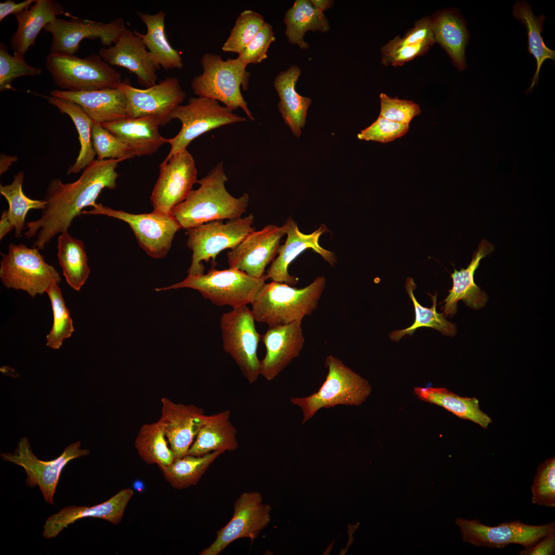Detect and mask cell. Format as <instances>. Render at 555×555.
Returning a JSON list of instances; mask_svg holds the SVG:
<instances>
[{"mask_svg": "<svg viewBox=\"0 0 555 555\" xmlns=\"http://www.w3.org/2000/svg\"><path fill=\"white\" fill-rule=\"evenodd\" d=\"M512 12L514 17L526 27L528 51L536 60V69L527 91L530 92L538 83L539 72L544 62L547 59L554 61L555 52L545 45L541 34L543 30L542 25L545 20L544 15L535 16L529 5L524 1L517 2Z\"/></svg>", "mask_w": 555, "mask_h": 555, "instance_id": "obj_39", "label": "cell"}, {"mask_svg": "<svg viewBox=\"0 0 555 555\" xmlns=\"http://www.w3.org/2000/svg\"><path fill=\"white\" fill-rule=\"evenodd\" d=\"M42 72V69L31 66L25 61L24 55L8 52L7 46L0 43V90L12 89L13 81L16 78L27 76H37Z\"/></svg>", "mask_w": 555, "mask_h": 555, "instance_id": "obj_44", "label": "cell"}, {"mask_svg": "<svg viewBox=\"0 0 555 555\" xmlns=\"http://www.w3.org/2000/svg\"><path fill=\"white\" fill-rule=\"evenodd\" d=\"M134 487L139 492H142L144 487L142 482L139 480H137L134 483Z\"/></svg>", "mask_w": 555, "mask_h": 555, "instance_id": "obj_56", "label": "cell"}, {"mask_svg": "<svg viewBox=\"0 0 555 555\" xmlns=\"http://www.w3.org/2000/svg\"><path fill=\"white\" fill-rule=\"evenodd\" d=\"M251 310L247 305L233 308L220 320L223 347L239 367L250 384L261 375L257 349L261 336L255 326Z\"/></svg>", "mask_w": 555, "mask_h": 555, "instance_id": "obj_11", "label": "cell"}, {"mask_svg": "<svg viewBox=\"0 0 555 555\" xmlns=\"http://www.w3.org/2000/svg\"><path fill=\"white\" fill-rule=\"evenodd\" d=\"M57 249L59 263L67 284L80 290L90 273L84 243L65 232L58 237Z\"/></svg>", "mask_w": 555, "mask_h": 555, "instance_id": "obj_36", "label": "cell"}, {"mask_svg": "<svg viewBox=\"0 0 555 555\" xmlns=\"http://www.w3.org/2000/svg\"><path fill=\"white\" fill-rule=\"evenodd\" d=\"M325 285L323 276L300 289L275 281L265 283L251 303L254 318L269 328L302 322L317 308Z\"/></svg>", "mask_w": 555, "mask_h": 555, "instance_id": "obj_3", "label": "cell"}, {"mask_svg": "<svg viewBox=\"0 0 555 555\" xmlns=\"http://www.w3.org/2000/svg\"><path fill=\"white\" fill-rule=\"evenodd\" d=\"M267 280L265 274L256 278L236 268L217 270L212 266L206 274L188 275L179 283L156 290L191 288L214 305L234 308L251 304Z\"/></svg>", "mask_w": 555, "mask_h": 555, "instance_id": "obj_6", "label": "cell"}, {"mask_svg": "<svg viewBox=\"0 0 555 555\" xmlns=\"http://www.w3.org/2000/svg\"><path fill=\"white\" fill-rule=\"evenodd\" d=\"M228 180L223 162H220L197 180L199 188L192 190L171 212L181 228L187 230L213 220L241 217L246 211L249 196L247 193L238 198L231 195L225 187Z\"/></svg>", "mask_w": 555, "mask_h": 555, "instance_id": "obj_2", "label": "cell"}, {"mask_svg": "<svg viewBox=\"0 0 555 555\" xmlns=\"http://www.w3.org/2000/svg\"><path fill=\"white\" fill-rule=\"evenodd\" d=\"M409 124L393 121L379 116L371 125L357 135L360 140L387 143L404 135Z\"/></svg>", "mask_w": 555, "mask_h": 555, "instance_id": "obj_47", "label": "cell"}, {"mask_svg": "<svg viewBox=\"0 0 555 555\" xmlns=\"http://www.w3.org/2000/svg\"><path fill=\"white\" fill-rule=\"evenodd\" d=\"M50 95L77 104L94 122L102 124L130 118L127 99L118 88L79 91L56 89Z\"/></svg>", "mask_w": 555, "mask_h": 555, "instance_id": "obj_25", "label": "cell"}, {"mask_svg": "<svg viewBox=\"0 0 555 555\" xmlns=\"http://www.w3.org/2000/svg\"><path fill=\"white\" fill-rule=\"evenodd\" d=\"M284 22L285 32L289 42L302 49L309 45L304 41L305 33L311 30L326 32L329 30L328 21L323 11L316 7L311 1L297 0L286 12Z\"/></svg>", "mask_w": 555, "mask_h": 555, "instance_id": "obj_34", "label": "cell"}, {"mask_svg": "<svg viewBox=\"0 0 555 555\" xmlns=\"http://www.w3.org/2000/svg\"><path fill=\"white\" fill-rule=\"evenodd\" d=\"M230 414L227 410L206 415L188 454L202 456L216 451L237 450V431L230 421Z\"/></svg>", "mask_w": 555, "mask_h": 555, "instance_id": "obj_30", "label": "cell"}, {"mask_svg": "<svg viewBox=\"0 0 555 555\" xmlns=\"http://www.w3.org/2000/svg\"><path fill=\"white\" fill-rule=\"evenodd\" d=\"M261 340L266 352L261 360V375L271 381L299 356L305 342L302 322L269 327Z\"/></svg>", "mask_w": 555, "mask_h": 555, "instance_id": "obj_22", "label": "cell"}, {"mask_svg": "<svg viewBox=\"0 0 555 555\" xmlns=\"http://www.w3.org/2000/svg\"><path fill=\"white\" fill-rule=\"evenodd\" d=\"M201 74L195 76L191 84L198 97L214 99L234 111L242 109L251 121L255 120L244 99L240 88L248 89L250 73L247 66L237 57L224 60L212 53L203 54L200 59Z\"/></svg>", "mask_w": 555, "mask_h": 555, "instance_id": "obj_4", "label": "cell"}, {"mask_svg": "<svg viewBox=\"0 0 555 555\" xmlns=\"http://www.w3.org/2000/svg\"><path fill=\"white\" fill-rule=\"evenodd\" d=\"M406 290L412 301L415 312L414 323L409 327L394 330L390 334V338L393 341H398L406 335H412L414 331L420 327H430L440 331L442 334L452 337L456 333V327L454 323L448 321L443 312L438 313L436 311L437 295L428 294L431 297L432 305L430 308L422 306L418 303L415 297L413 291L416 285L413 279L408 278L405 285Z\"/></svg>", "mask_w": 555, "mask_h": 555, "instance_id": "obj_38", "label": "cell"}, {"mask_svg": "<svg viewBox=\"0 0 555 555\" xmlns=\"http://www.w3.org/2000/svg\"><path fill=\"white\" fill-rule=\"evenodd\" d=\"M416 395L422 400L441 406L462 419L471 420L487 429L491 419L480 409L478 400L463 397L443 387H416Z\"/></svg>", "mask_w": 555, "mask_h": 555, "instance_id": "obj_32", "label": "cell"}, {"mask_svg": "<svg viewBox=\"0 0 555 555\" xmlns=\"http://www.w3.org/2000/svg\"><path fill=\"white\" fill-rule=\"evenodd\" d=\"M254 216L250 214L244 217L222 220H213L187 230V246L192 251V262L188 275L204 273L202 261L212 259L215 263L216 256L226 249L235 248L250 233Z\"/></svg>", "mask_w": 555, "mask_h": 555, "instance_id": "obj_9", "label": "cell"}, {"mask_svg": "<svg viewBox=\"0 0 555 555\" xmlns=\"http://www.w3.org/2000/svg\"><path fill=\"white\" fill-rule=\"evenodd\" d=\"M275 40L272 26L265 22L253 39L238 54L237 58L247 66L260 63L267 58L268 48Z\"/></svg>", "mask_w": 555, "mask_h": 555, "instance_id": "obj_48", "label": "cell"}, {"mask_svg": "<svg viewBox=\"0 0 555 555\" xmlns=\"http://www.w3.org/2000/svg\"><path fill=\"white\" fill-rule=\"evenodd\" d=\"M326 378L316 392L304 397H294L291 402L303 412L302 423L312 418L321 409L338 405L362 404L372 392L368 381L347 367L341 360L328 355L325 361Z\"/></svg>", "mask_w": 555, "mask_h": 555, "instance_id": "obj_5", "label": "cell"}, {"mask_svg": "<svg viewBox=\"0 0 555 555\" xmlns=\"http://www.w3.org/2000/svg\"><path fill=\"white\" fill-rule=\"evenodd\" d=\"M45 66L54 84L64 90L79 91L117 88L121 73L99 55L82 59L75 55L49 53Z\"/></svg>", "mask_w": 555, "mask_h": 555, "instance_id": "obj_7", "label": "cell"}, {"mask_svg": "<svg viewBox=\"0 0 555 555\" xmlns=\"http://www.w3.org/2000/svg\"><path fill=\"white\" fill-rule=\"evenodd\" d=\"M435 41L445 49L459 70L466 68L465 48L469 34L463 20L450 11H443L431 20Z\"/></svg>", "mask_w": 555, "mask_h": 555, "instance_id": "obj_33", "label": "cell"}, {"mask_svg": "<svg viewBox=\"0 0 555 555\" xmlns=\"http://www.w3.org/2000/svg\"><path fill=\"white\" fill-rule=\"evenodd\" d=\"M285 224L287 236L284 244L278 249V257L265 274L267 279L290 286L297 284L298 279L289 274V265L301 253L309 248L321 255L330 265H335L336 260L334 253L324 249L319 243L320 237L327 230L325 225H322L310 234H305L300 231L291 218H289Z\"/></svg>", "mask_w": 555, "mask_h": 555, "instance_id": "obj_21", "label": "cell"}, {"mask_svg": "<svg viewBox=\"0 0 555 555\" xmlns=\"http://www.w3.org/2000/svg\"><path fill=\"white\" fill-rule=\"evenodd\" d=\"M265 23L264 17L251 10L242 12L235 22L221 49L225 52L238 54L253 39Z\"/></svg>", "mask_w": 555, "mask_h": 555, "instance_id": "obj_43", "label": "cell"}, {"mask_svg": "<svg viewBox=\"0 0 555 555\" xmlns=\"http://www.w3.org/2000/svg\"><path fill=\"white\" fill-rule=\"evenodd\" d=\"M14 229V227L8 219L7 210H4L1 214L0 220V239L2 240L5 235Z\"/></svg>", "mask_w": 555, "mask_h": 555, "instance_id": "obj_54", "label": "cell"}, {"mask_svg": "<svg viewBox=\"0 0 555 555\" xmlns=\"http://www.w3.org/2000/svg\"><path fill=\"white\" fill-rule=\"evenodd\" d=\"M164 428L158 420L145 424L140 428L135 440V446L140 457L148 464L158 467L168 466L175 459L176 456L169 448Z\"/></svg>", "mask_w": 555, "mask_h": 555, "instance_id": "obj_40", "label": "cell"}, {"mask_svg": "<svg viewBox=\"0 0 555 555\" xmlns=\"http://www.w3.org/2000/svg\"><path fill=\"white\" fill-rule=\"evenodd\" d=\"M433 43L425 41L418 44L404 46L390 52L382 54V61L386 65L397 66L413 60L427 52Z\"/></svg>", "mask_w": 555, "mask_h": 555, "instance_id": "obj_51", "label": "cell"}, {"mask_svg": "<svg viewBox=\"0 0 555 555\" xmlns=\"http://www.w3.org/2000/svg\"><path fill=\"white\" fill-rule=\"evenodd\" d=\"M99 55L107 63L123 67L134 73L146 88L156 84L160 67L153 60L141 39L126 27L113 46L102 48Z\"/></svg>", "mask_w": 555, "mask_h": 555, "instance_id": "obj_20", "label": "cell"}, {"mask_svg": "<svg viewBox=\"0 0 555 555\" xmlns=\"http://www.w3.org/2000/svg\"><path fill=\"white\" fill-rule=\"evenodd\" d=\"M532 503L547 508L555 507V458L540 464L531 486Z\"/></svg>", "mask_w": 555, "mask_h": 555, "instance_id": "obj_45", "label": "cell"}, {"mask_svg": "<svg viewBox=\"0 0 555 555\" xmlns=\"http://www.w3.org/2000/svg\"><path fill=\"white\" fill-rule=\"evenodd\" d=\"M58 285H51L46 291L51 302L53 315L51 329L46 336V345L54 349L60 348L63 341L70 337L74 331L72 320Z\"/></svg>", "mask_w": 555, "mask_h": 555, "instance_id": "obj_42", "label": "cell"}, {"mask_svg": "<svg viewBox=\"0 0 555 555\" xmlns=\"http://www.w3.org/2000/svg\"><path fill=\"white\" fill-rule=\"evenodd\" d=\"M123 160H94L71 183L53 179L46 190V204L40 218L26 223L25 238L29 239L37 234L33 247L44 250L55 235L68 232L73 219L80 217L85 208L96 203L103 189H115L118 177L116 170Z\"/></svg>", "mask_w": 555, "mask_h": 555, "instance_id": "obj_1", "label": "cell"}, {"mask_svg": "<svg viewBox=\"0 0 555 555\" xmlns=\"http://www.w3.org/2000/svg\"><path fill=\"white\" fill-rule=\"evenodd\" d=\"M429 41L435 43L434 34L431 27V20L423 18L417 21L410 31L403 38L396 37L382 48V53L385 54L404 46Z\"/></svg>", "mask_w": 555, "mask_h": 555, "instance_id": "obj_50", "label": "cell"}, {"mask_svg": "<svg viewBox=\"0 0 555 555\" xmlns=\"http://www.w3.org/2000/svg\"><path fill=\"white\" fill-rule=\"evenodd\" d=\"M258 492H244L235 501L231 520L216 532L215 541L200 555H218L231 543L247 538L252 541L270 521L271 507L262 502Z\"/></svg>", "mask_w": 555, "mask_h": 555, "instance_id": "obj_15", "label": "cell"}, {"mask_svg": "<svg viewBox=\"0 0 555 555\" xmlns=\"http://www.w3.org/2000/svg\"><path fill=\"white\" fill-rule=\"evenodd\" d=\"M137 15L145 25L147 31L145 34L136 30L134 32L147 48L155 63L166 70L182 68L181 54L170 45L165 32V12L162 10L155 14L138 12Z\"/></svg>", "mask_w": 555, "mask_h": 555, "instance_id": "obj_31", "label": "cell"}, {"mask_svg": "<svg viewBox=\"0 0 555 555\" xmlns=\"http://www.w3.org/2000/svg\"><path fill=\"white\" fill-rule=\"evenodd\" d=\"M89 211L83 210L82 214L103 215L123 220L132 229L140 246L154 258H161L166 255L175 234L182 228L171 214L153 211L149 213L134 214L97 203Z\"/></svg>", "mask_w": 555, "mask_h": 555, "instance_id": "obj_12", "label": "cell"}, {"mask_svg": "<svg viewBox=\"0 0 555 555\" xmlns=\"http://www.w3.org/2000/svg\"><path fill=\"white\" fill-rule=\"evenodd\" d=\"M225 452L216 451L202 456L187 454L170 465L159 467L174 488L183 489L196 485L210 466Z\"/></svg>", "mask_w": 555, "mask_h": 555, "instance_id": "obj_37", "label": "cell"}, {"mask_svg": "<svg viewBox=\"0 0 555 555\" xmlns=\"http://www.w3.org/2000/svg\"><path fill=\"white\" fill-rule=\"evenodd\" d=\"M91 140L98 160H126L134 157L127 146L119 138L103 127L100 123L94 122L91 132Z\"/></svg>", "mask_w": 555, "mask_h": 555, "instance_id": "obj_46", "label": "cell"}, {"mask_svg": "<svg viewBox=\"0 0 555 555\" xmlns=\"http://www.w3.org/2000/svg\"><path fill=\"white\" fill-rule=\"evenodd\" d=\"M494 249V246L483 239L474 252L472 260L466 268L457 270L454 268L451 274L453 285L449 290V294L441 302L445 303L442 307L445 317H453L457 311V303L462 300L465 304L474 309L485 306L488 301V295L474 282V275L480 264V260L489 254Z\"/></svg>", "mask_w": 555, "mask_h": 555, "instance_id": "obj_26", "label": "cell"}, {"mask_svg": "<svg viewBox=\"0 0 555 555\" xmlns=\"http://www.w3.org/2000/svg\"><path fill=\"white\" fill-rule=\"evenodd\" d=\"M133 494L132 489H123L106 501L97 505L64 507L47 519L43 527V535L48 539L54 538L70 524L85 517L99 518L117 525L121 522L125 509Z\"/></svg>", "mask_w": 555, "mask_h": 555, "instance_id": "obj_24", "label": "cell"}, {"mask_svg": "<svg viewBox=\"0 0 555 555\" xmlns=\"http://www.w3.org/2000/svg\"><path fill=\"white\" fill-rule=\"evenodd\" d=\"M380 99L379 116L393 121L409 124L421 112L419 106L411 100L391 98L383 93L380 95Z\"/></svg>", "mask_w": 555, "mask_h": 555, "instance_id": "obj_49", "label": "cell"}, {"mask_svg": "<svg viewBox=\"0 0 555 555\" xmlns=\"http://www.w3.org/2000/svg\"><path fill=\"white\" fill-rule=\"evenodd\" d=\"M40 96L47 100L49 104L56 107L62 114L68 115L75 125L81 148L76 162L67 169V174L78 173L94 160L96 153L91 140L94 122L79 105L73 102L51 96Z\"/></svg>", "mask_w": 555, "mask_h": 555, "instance_id": "obj_35", "label": "cell"}, {"mask_svg": "<svg viewBox=\"0 0 555 555\" xmlns=\"http://www.w3.org/2000/svg\"><path fill=\"white\" fill-rule=\"evenodd\" d=\"M161 403L159 420L176 458H181L188 454L206 415L193 404L176 403L167 398H162Z\"/></svg>", "mask_w": 555, "mask_h": 555, "instance_id": "obj_23", "label": "cell"}, {"mask_svg": "<svg viewBox=\"0 0 555 555\" xmlns=\"http://www.w3.org/2000/svg\"><path fill=\"white\" fill-rule=\"evenodd\" d=\"M24 178V172L20 171L14 175L10 184L0 185V193L8 203V219L14 227L16 238L22 235L28 212L32 209L43 210L46 204L44 199H32L25 195L22 188Z\"/></svg>", "mask_w": 555, "mask_h": 555, "instance_id": "obj_41", "label": "cell"}, {"mask_svg": "<svg viewBox=\"0 0 555 555\" xmlns=\"http://www.w3.org/2000/svg\"><path fill=\"white\" fill-rule=\"evenodd\" d=\"M39 250L10 243L7 254L1 252L0 279L6 287L25 291L34 297L46 292L51 285L61 282L57 270L45 262Z\"/></svg>", "mask_w": 555, "mask_h": 555, "instance_id": "obj_8", "label": "cell"}, {"mask_svg": "<svg viewBox=\"0 0 555 555\" xmlns=\"http://www.w3.org/2000/svg\"><path fill=\"white\" fill-rule=\"evenodd\" d=\"M456 524L464 542L476 547L491 548H503L510 544L529 547L555 529L554 522L531 525L516 520L489 526L477 519L457 518Z\"/></svg>", "mask_w": 555, "mask_h": 555, "instance_id": "obj_14", "label": "cell"}, {"mask_svg": "<svg viewBox=\"0 0 555 555\" xmlns=\"http://www.w3.org/2000/svg\"><path fill=\"white\" fill-rule=\"evenodd\" d=\"M101 124L122 141L134 157L152 155L168 143V139L159 133L160 121L154 116L126 118Z\"/></svg>", "mask_w": 555, "mask_h": 555, "instance_id": "obj_27", "label": "cell"}, {"mask_svg": "<svg viewBox=\"0 0 555 555\" xmlns=\"http://www.w3.org/2000/svg\"><path fill=\"white\" fill-rule=\"evenodd\" d=\"M89 453L88 449H81V442L77 441L67 446L57 458L42 461L34 454L28 438L24 437L20 439L13 453H3L1 456L5 461L22 467L27 474V485L38 486L44 500L53 505V496L63 469L70 460Z\"/></svg>", "mask_w": 555, "mask_h": 555, "instance_id": "obj_13", "label": "cell"}, {"mask_svg": "<svg viewBox=\"0 0 555 555\" xmlns=\"http://www.w3.org/2000/svg\"><path fill=\"white\" fill-rule=\"evenodd\" d=\"M311 2L316 7L323 11L329 8L333 4L332 1L328 0H312Z\"/></svg>", "mask_w": 555, "mask_h": 555, "instance_id": "obj_55", "label": "cell"}, {"mask_svg": "<svg viewBox=\"0 0 555 555\" xmlns=\"http://www.w3.org/2000/svg\"><path fill=\"white\" fill-rule=\"evenodd\" d=\"M36 0H26L16 3L11 0H7L0 3V21L10 14H16L28 9L31 4L35 3Z\"/></svg>", "mask_w": 555, "mask_h": 555, "instance_id": "obj_53", "label": "cell"}, {"mask_svg": "<svg viewBox=\"0 0 555 555\" xmlns=\"http://www.w3.org/2000/svg\"><path fill=\"white\" fill-rule=\"evenodd\" d=\"M171 120L177 119L181 128L175 137L168 139L170 151L163 161L180 151L199 136L220 126L244 122L247 119L219 102L210 98H191L185 105H179L172 112Z\"/></svg>", "mask_w": 555, "mask_h": 555, "instance_id": "obj_10", "label": "cell"}, {"mask_svg": "<svg viewBox=\"0 0 555 555\" xmlns=\"http://www.w3.org/2000/svg\"><path fill=\"white\" fill-rule=\"evenodd\" d=\"M286 226L269 225L262 230L251 232L234 249L227 253L229 266L249 275L260 278L267 266L278 253Z\"/></svg>", "mask_w": 555, "mask_h": 555, "instance_id": "obj_19", "label": "cell"}, {"mask_svg": "<svg viewBox=\"0 0 555 555\" xmlns=\"http://www.w3.org/2000/svg\"><path fill=\"white\" fill-rule=\"evenodd\" d=\"M68 14L63 6L53 0H36L29 9L15 15L18 26L10 39L13 54L24 55L35 44L42 29L60 15Z\"/></svg>", "mask_w": 555, "mask_h": 555, "instance_id": "obj_28", "label": "cell"}, {"mask_svg": "<svg viewBox=\"0 0 555 555\" xmlns=\"http://www.w3.org/2000/svg\"><path fill=\"white\" fill-rule=\"evenodd\" d=\"M126 27L122 18L106 23L72 17L69 21L57 17L44 29L52 35L50 53L74 55L85 39L98 38L103 45L112 46Z\"/></svg>", "mask_w": 555, "mask_h": 555, "instance_id": "obj_17", "label": "cell"}, {"mask_svg": "<svg viewBox=\"0 0 555 555\" xmlns=\"http://www.w3.org/2000/svg\"><path fill=\"white\" fill-rule=\"evenodd\" d=\"M117 88L127 99L130 118L154 116L159 119L161 125L172 120V112L186 97V92L175 77L166 78L145 89L137 88L124 82Z\"/></svg>", "mask_w": 555, "mask_h": 555, "instance_id": "obj_18", "label": "cell"}, {"mask_svg": "<svg viewBox=\"0 0 555 555\" xmlns=\"http://www.w3.org/2000/svg\"><path fill=\"white\" fill-rule=\"evenodd\" d=\"M197 176L195 161L187 149L163 161L150 198L153 211L171 214L190 193Z\"/></svg>", "mask_w": 555, "mask_h": 555, "instance_id": "obj_16", "label": "cell"}, {"mask_svg": "<svg viewBox=\"0 0 555 555\" xmlns=\"http://www.w3.org/2000/svg\"><path fill=\"white\" fill-rule=\"evenodd\" d=\"M300 75V68L293 65L280 72L273 83L280 98L279 110L284 122L297 137L301 134L307 110L311 103L309 98L302 96L296 91L295 85Z\"/></svg>", "mask_w": 555, "mask_h": 555, "instance_id": "obj_29", "label": "cell"}, {"mask_svg": "<svg viewBox=\"0 0 555 555\" xmlns=\"http://www.w3.org/2000/svg\"><path fill=\"white\" fill-rule=\"evenodd\" d=\"M555 554V529L529 547L524 548L520 555H554Z\"/></svg>", "mask_w": 555, "mask_h": 555, "instance_id": "obj_52", "label": "cell"}]
</instances>
